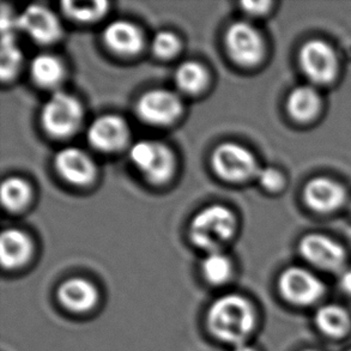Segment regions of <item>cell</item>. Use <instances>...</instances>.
Listing matches in <instances>:
<instances>
[{"label": "cell", "mask_w": 351, "mask_h": 351, "mask_svg": "<svg viewBox=\"0 0 351 351\" xmlns=\"http://www.w3.org/2000/svg\"><path fill=\"white\" fill-rule=\"evenodd\" d=\"M208 326L215 337L237 347L246 342L256 326V312L243 296L224 295L210 307Z\"/></svg>", "instance_id": "1"}, {"label": "cell", "mask_w": 351, "mask_h": 351, "mask_svg": "<svg viewBox=\"0 0 351 351\" xmlns=\"http://www.w3.org/2000/svg\"><path fill=\"white\" fill-rule=\"evenodd\" d=\"M233 213L223 205H210L195 215L190 226L191 241L202 250L219 252L235 232Z\"/></svg>", "instance_id": "2"}, {"label": "cell", "mask_w": 351, "mask_h": 351, "mask_svg": "<svg viewBox=\"0 0 351 351\" xmlns=\"http://www.w3.org/2000/svg\"><path fill=\"white\" fill-rule=\"evenodd\" d=\"M84 110L81 102L64 91L54 93L41 110V123L46 132L56 138L70 137L81 128Z\"/></svg>", "instance_id": "3"}, {"label": "cell", "mask_w": 351, "mask_h": 351, "mask_svg": "<svg viewBox=\"0 0 351 351\" xmlns=\"http://www.w3.org/2000/svg\"><path fill=\"white\" fill-rule=\"evenodd\" d=\"M128 157L134 168L150 184L161 185L171 179L174 171V155L163 143L142 139L133 143Z\"/></svg>", "instance_id": "4"}, {"label": "cell", "mask_w": 351, "mask_h": 351, "mask_svg": "<svg viewBox=\"0 0 351 351\" xmlns=\"http://www.w3.org/2000/svg\"><path fill=\"white\" fill-rule=\"evenodd\" d=\"M215 173L223 180L240 182L256 176V157L237 143H223L215 149L211 157Z\"/></svg>", "instance_id": "5"}, {"label": "cell", "mask_w": 351, "mask_h": 351, "mask_svg": "<svg viewBox=\"0 0 351 351\" xmlns=\"http://www.w3.org/2000/svg\"><path fill=\"white\" fill-rule=\"evenodd\" d=\"M278 289L287 302L306 307L323 298L325 285L311 271L294 266L282 272L278 280Z\"/></svg>", "instance_id": "6"}, {"label": "cell", "mask_w": 351, "mask_h": 351, "mask_svg": "<svg viewBox=\"0 0 351 351\" xmlns=\"http://www.w3.org/2000/svg\"><path fill=\"white\" fill-rule=\"evenodd\" d=\"M182 112L179 95L168 89H152L137 101L136 113L143 123L152 126H166L174 123Z\"/></svg>", "instance_id": "7"}, {"label": "cell", "mask_w": 351, "mask_h": 351, "mask_svg": "<svg viewBox=\"0 0 351 351\" xmlns=\"http://www.w3.org/2000/svg\"><path fill=\"white\" fill-rule=\"evenodd\" d=\"M226 47L234 62L242 66H253L261 60L264 43L252 24L239 21L232 24L226 33Z\"/></svg>", "instance_id": "8"}, {"label": "cell", "mask_w": 351, "mask_h": 351, "mask_svg": "<svg viewBox=\"0 0 351 351\" xmlns=\"http://www.w3.org/2000/svg\"><path fill=\"white\" fill-rule=\"evenodd\" d=\"M16 25L35 43L51 45L57 43L62 34V27L57 14L43 5H30L16 17Z\"/></svg>", "instance_id": "9"}, {"label": "cell", "mask_w": 351, "mask_h": 351, "mask_svg": "<svg viewBox=\"0 0 351 351\" xmlns=\"http://www.w3.org/2000/svg\"><path fill=\"white\" fill-rule=\"evenodd\" d=\"M86 138L99 152H118L128 145L130 128L128 121L119 115H101L89 125Z\"/></svg>", "instance_id": "10"}, {"label": "cell", "mask_w": 351, "mask_h": 351, "mask_svg": "<svg viewBox=\"0 0 351 351\" xmlns=\"http://www.w3.org/2000/svg\"><path fill=\"white\" fill-rule=\"evenodd\" d=\"M300 64L311 81L326 84L337 72V59L332 48L320 40L306 43L300 52Z\"/></svg>", "instance_id": "11"}, {"label": "cell", "mask_w": 351, "mask_h": 351, "mask_svg": "<svg viewBox=\"0 0 351 351\" xmlns=\"http://www.w3.org/2000/svg\"><path fill=\"white\" fill-rule=\"evenodd\" d=\"M300 253L304 261L320 270L337 271L346 261V252L330 237L311 234L300 242Z\"/></svg>", "instance_id": "12"}, {"label": "cell", "mask_w": 351, "mask_h": 351, "mask_svg": "<svg viewBox=\"0 0 351 351\" xmlns=\"http://www.w3.org/2000/svg\"><path fill=\"white\" fill-rule=\"evenodd\" d=\"M54 167L58 174L72 185H88L96 176L93 158L80 147H66L59 150L54 157Z\"/></svg>", "instance_id": "13"}, {"label": "cell", "mask_w": 351, "mask_h": 351, "mask_svg": "<svg viewBox=\"0 0 351 351\" xmlns=\"http://www.w3.org/2000/svg\"><path fill=\"white\" fill-rule=\"evenodd\" d=\"M102 38L106 46L119 56L131 57L142 49V32L130 21L117 19L110 22L104 30Z\"/></svg>", "instance_id": "14"}, {"label": "cell", "mask_w": 351, "mask_h": 351, "mask_svg": "<svg viewBox=\"0 0 351 351\" xmlns=\"http://www.w3.org/2000/svg\"><path fill=\"white\" fill-rule=\"evenodd\" d=\"M59 302L72 312L83 313L93 308L99 295L95 285L80 277L65 280L58 289Z\"/></svg>", "instance_id": "15"}, {"label": "cell", "mask_w": 351, "mask_h": 351, "mask_svg": "<svg viewBox=\"0 0 351 351\" xmlns=\"http://www.w3.org/2000/svg\"><path fill=\"white\" fill-rule=\"evenodd\" d=\"M344 195L342 186L326 178H317L309 181L304 189L306 203L309 208L319 213H330L339 208Z\"/></svg>", "instance_id": "16"}, {"label": "cell", "mask_w": 351, "mask_h": 351, "mask_svg": "<svg viewBox=\"0 0 351 351\" xmlns=\"http://www.w3.org/2000/svg\"><path fill=\"white\" fill-rule=\"evenodd\" d=\"M32 254V241L19 229H5L0 237V259L5 269L24 265Z\"/></svg>", "instance_id": "17"}, {"label": "cell", "mask_w": 351, "mask_h": 351, "mask_svg": "<svg viewBox=\"0 0 351 351\" xmlns=\"http://www.w3.org/2000/svg\"><path fill=\"white\" fill-rule=\"evenodd\" d=\"M314 323L320 332L331 338H341L350 328V317L338 304H325L317 311Z\"/></svg>", "instance_id": "18"}, {"label": "cell", "mask_w": 351, "mask_h": 351, "mask_svg": "<svg viewBox=\"0 0 351 351\" xmlns=\"http://www.w3.org/2000/svg\"><path fill=\"white\" fill-rule=\"evenodd\" d=\"M30 75L41 88H54L62 83L65 69L60 59L52 54H38L30 62Z\"/></svg>", "instance_id": "19"}, {"label": "cell", "mask_w": 351, "mask_h": 351, "mask_svg": "<svg viewBox=\"0 0 351 351\" xmlns=\"http://www.w3.org/2000/svg\"><path fill=\"white\" fill-rule=\"evenodd\" d=\"M320 107V97L311 86H299L290 93L288 110L293 118L299 121H307L314 118Z\"/></svg>", "instance_id": "20"}, {"label": "cell", "mask_w": 351, "mask_h": 351, "mask_svg": "<svg viewBox=\"0 0 351 351\" xmlns=\"http://www.w3.org/2000/svg\"><path fill=\"white\" fill-rule=\"evenodd\" d=\"M208 80V72L203 65L197 62H182L174 73V82L178 89L191 95L203 90Z\"/></svg>", "instance_id": "21"}, {"label": "cell", "mask_w": 351, "mask_h": 351, "mask_svg": "<svg viewBox=\"0 0 351 351\" xmlns=\"http://www.w3.org/2000/svg\"><path fill=\"white\" fill-rule=\"evenodd\" d=\"M32 197L30 186L17 176H11L3 181L0 189L1 204L9 211H19L28 204Z\"/></svg>", "instance_id": "22"}, {"label": "cell", "mask_w": 351, "mask_h": 351, "mask_svg": "<svg viewBox=\"0 0 351 351\" xmlns=\"http://www.w3.org/2000/svg\"><path fill=\"white\" fill-rule=\"evenodd\" d=\"M23 60V54L16 41L14 33L3 34L1 57H0V76L1 80H10L14 76Z\"/></svg>", "instance_id": "23"}, {"label": "cell", "mask_w": 351, "mask_h": 351, "mask_svg": "<svg viewBox=\"0 0 351 351\" xmlns=\"http://www.w3.org/2000/svg\"><path fill=\"white\" fill-rule=\"evenodd\" d=\"M62 11L69 19L77 22H94L105 16L108 9L107 1H64Z\"/></svg>", "instance_id": "24"}, {"label": "cell", "mask_w": 351, "mask_h": 351, "mask_svg": "<svg viewBox=\"0 0 351 351\" xmlns=\"http://www.w3.org/2000/svg\"><path fill=\"white\" fill-rule=\"evenodd\" d=\"M202 274L210 285H223L232 275V263L221 252H211L202 263Z\"/></svg>", "instance_id": "25"}, {"label": "cell", "mask_w": 351, "mask_h": 351, "mask_svg": "<svg viewBox=\"0 0 351 351\" xmlns=\"http://www.w3.org/2000/svg\"><path fill=\"white\" fill-rule=\"evenodd\" d=\"M152 49L156 57L168 59L179 52L180 41L176 34L169 30H161L152 38Z\"/></svg>", "instance_id": "26"}, {"label": "cell", "mask_w": 351, "mask_h": 351, "mask_svg": "<svg viewBox=\"0 0 351 351\" xmlns=\"http://www.w3.org/2000/svg\"><path fill=\"white\" fill-rule=\"evenodd\" d=\"M256 176H258L261 186L265 187L266 190H280L283 185V176L275 168H271V167L261 168L256 173Z\"/></svg>", "instance_id": "27"}, {"label": "cell", "mask_w": 351, "mask_h": 351, "mask_svg": "<svg viewBox=\"0 0 351 351\" xmlns=\"http://www.w3.org/2000/svg\"><path fill=\"white\" fill-rule=\"evenodd\" d=\"M243 10L251 14H263L270 8V3L267 1H243Z\"/></svg>", "instance_id": "28"}, {"label": "cell", "mask_w": 351, "mask_h": 351, "mask_svg": "<svg viewBox=\"0 0 351 351\" xmlns=\"http://www.w3.org/2000/svg\"><path fill=\"white\" fill-rule=\"evenodd\" d=\"M339 285L344 293L351 295V269L343 271L339 277Z\"/></svg>", "instance_id": "29"}, {"label": "cell", "mask_w": 351, "mask_h": 351, "mask_svg": "<svg viewBox=\"0 0 351 351\" xmlns=\"http://www.w3.org/2000/svg\"><path fill=\"white\" fill-rule=\"evenodd\" d=\"M233 351H256L254 348L251 347V346H247L246 343H243V344H239L237 347H234Z\"/></svg>", "instance_id": "30"}, {"label": "cell", "mask_w": 351, "mask_h": 351, "mask_svg": "<svg viewBox=\"0 0 351 351\" xmlns=\"http://www.w3.org/2000/svg\"><path fill=\"white\" fill-rule=\"evenodd\" d=\"M304 351H317V350H312V349H308V350H304Z\"/></svg>", "instance_id": "31"}, {"label": "cell", "mask_w": 351, "mask_h": 351, "mask_svg": "<svg viewBox=\"0 0 351 351\" xmlns=\"http://www.w3.org/2000/svg\"><path fill=\"white\" fill-rule=\"evenodd\" d=\"M349 351H351V350H349Z\"/></svg>", "instance_id": "32"}]
</instances>
